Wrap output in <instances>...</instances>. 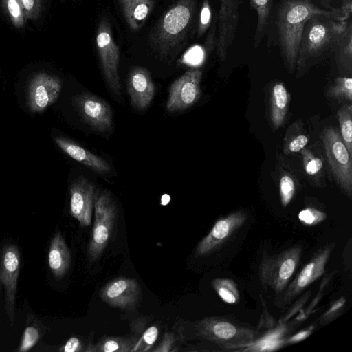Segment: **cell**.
Segmentation results:
<instances>
[{"label":"cell","mask_w":352,"mask_h":352,"mask_svg":"<svg viewBox=\"0 0 352 352\" xmlns=\"http://www.w3.org/2000/svg\"><path fill=\"white\" fill-rule=\"evenodd\" d=\"M198 333L202 338L226 347H237L249 344L254 332L222 318H206L197 325Z\"/></svg>","instance_id":"cell-8"},{"label":"cell","mask_w":352,"mask_h":352,"mask_svg":"<svg viewBox=\"0 0 352 352\" xmlns=\"http://www.w3.org/2000/svg\"><path fill=\"white\" fill-rule=\"evenodd\" d=\"M295 193V184L293 179L287 175H283L280 180V196L281 203L287 206L292 199Z\"/></svg>","instance_id":"cell-32"},{"label":"cell","mask_w":352,"mask_h":352,"mask_svg":"<svg viewBox=\"0 0 352 352\" xmlns=\"http://www.w3.org/2000/svg\"><path fill=\"white\" fill-rule=\"evenodd\" d=\"M245 219V214L238 211L219 219L197 245L195 256L208 255L217 250L243 224Z\"/></svg>","instance_id":"cell-13"},{"label":"cell","mask_w":352,"mask_h":352,"mask_svg":"<svg viewBox=\"0 0 352 352\" xmlns=\"http://www.w3.org/2000/svg\"><path fill=\"white\" fill-rule=\"evenodd\" d=\"M60 79L47 73L35 75L29 84L28 104L32 112H42L58 98L61 91Z\"/></svg>","instance_id":"cell-16"},{"label":"cell","mask_w":352,"mask_h":352,"mask_svg":"<svg viewBox=\"0 0 352 352\" xmlns=\"http://www.w3.org/2000/svg\"><path fill=\"white\" fill-rule=\"evenodd\" d=\"M309 141L308 138L305 135H299L292 139L288 144V151L290 153H296L301 151L306 146Z\"/></svg>","instance_id":"cell-38"},{"label":"cell","mask_w":352,"mask_h":352,"mask_svg":"<svg viewBox=\"0 0 352 352\" xmlns=\"http://www.w3.org/2000/svg\"><path fill=\"white\" fill-rule=\"evenodd\" d=\"M138 336H104L94 346L98 352H132Z\"/></svg>","instance_id":"cell-25"},{"label":"cell","mask_w":352,"mask_h":352,"mask_svg":"<svg viewBox=\"0 0 352 352\" xmlns=\"http://www.w3.org/2000/svg\"><path fill=\"white\" fill-rule=\"evenodd\" d=\"M302 153L307 173L314 175L318 173L322 167V161L320 158L315 157L309 151L304 150Z\"/></svg>","instance_id":"cell-35"},{"label":"cell","mask_w":352,"mask_h":352,"mask_svg":"<svg viewBox=\"0 0 352 352\" xmlns=\"http://www.w3.org/2000/svg\"><path fill=\"white\" fill-rule=\"evenodd\" d=\"M71 262L70 252L60 232L51 240L48 252V264L53 274L62 277L68 270Z\"/></svg>","instance_id":"cell-20"},{"label":"cell","mask_w":352,"mask_h":352,"mask_svg":"<svg viewBox=\"0 0 352 352\" xmlns=\"http://www.w3.org/2000/svg\"><path fill=\"white\" fill-rule=\"evenodd\" d=\"M328 95L330 97L352 100V78L351 77H338L334 84L329 87Z\"/></svg>","instance_id":"cell-28"},{"label":"cell","mask_w":352,"mask_h":352,"mask_svg":"<svg viewBox=\"0 0 352 352\" xmlns=\"http://www.w3.org/2000/svg\"><path fill=\"white\" fill-rule=\"evenodd\" d=\"M289 95L282 82L276 83L272 91L271 118L274 129L280 126L286 116Z\"/></svg>","instance_id":"cell-23"},{"label":"cell","mask_w":352,"mask_h":352,"mask_svg":"<svg viewBox=\"0 0 352 352\" xmlns=\"http://www.w3.org/2000/svg\"><path fill=\"white\" fill-rule=\"evenodd\" d=\"M345 300L344 298H340L336 303H334L331 307L328 310V311L325 314L324 317L327 318H330L331 316L336 314L338 310H339L344 304Z\"/></svg>","instance_id":"cell-41"},{"label":"cell","mask_w":352,"mask_h":352,"mask_svg":"<svg viewBox=\"0 0 352 352\" xmlns=\"http://www.w3.org/2000/svg\"><path fill=\"white\" fill-rule=\"evenodd\" d=\"M21 257L17 246H6L0 256V285L5 289L6 309L13 325L15 315V298Z\"/></svg>","instance_id":"cell-10"},{"label":"cell","mask_w":352,"mask_h":352,"mask_svg":"<svg viewBox=\"0 0 352 352\" xmlns=\"http://www.w3.org/2000/svg\"><path fill=\"white\" fill-rule=\"evenodd\" d=\"M333 247V245L324 247L314 254L288 287L282 301L283 304L288 303L324 273Z\"/></svg>","instance_id":"cell-17"},{"label":"cell","mask_w":352,"mask_h":352,"mask_svg":"<svg viewBox=\"0 0 352 352\" xmlns=\"http://www.w3.org/2000/svg\"><path fill=\"white\" fill-rule=\"evenodd\" d=\"M202 71L191 69L175 80L169 88L166 108L168 112L185 110L194 104L201 94Z\"/></svg>","instance_id":"cell-9"},{"label":"cell","mask_w":352,"mask_h":352,"mask_svg":"<svg viewBox=\"0 0 352 352\" xmlns=\"http://www.w3.org/2000/svg\"><path fill=\"white\" fill-rule=\"evenodd\" d=\"M218 35L216 51L221 60L227 58L229 48L235 38L240 18L241 0H219Z\"/></svg>","instance_id":"cell-11"},{"label":"cell","mask_w":352,"mask_h":352,"mask_svg":"<svg viewBox=\"0 0 352 352\" xmlns=\"http://www.w3.org/2000/svg\"><path fill=\"white\" fill-rule=\"evenodd\" d=\"M94 209V223L87 247V256L90 262L96 261L107 245L117 217L116 204L107 190L97 194Z\"/></svg>","instance_id":"cell-4"},{"label":"cell","mask_w":352,"mask_h":352,"mask_svg":"<svg viewBox=\"0 0 352 352\" xmlns=\"http://www.w3.org/2000/svg\"><path fill=\"white\" fill-rule=\"evenodd\" d=\"M273 0H250V7L256 11L257 21L254 47H258L269 30Z\"/></svg>","instance_id":"cell-22"},{"label":"cell","mask_w":352,"mask_h":352,"mask_svg":"<svg viewBox=\"0 0 352 352\" xmlns=\"http://www.w3.org/2000/svg\"><path fill=\"white\" fill-rule=\"evenodd\" d=\"M141 287L135 278H118L100 290V298L107 304L124 309H133L141 296Z\"/></svg>","instance_id":"cell-15"},{"label":"cell","mask_w":352,"mask_h":352,"mask_svg":"<svg viewBox=\"0 0 352 352\" xmlns=\"http://www.w3.org/2000/svg\"><path fill=\"white\" fill-rule=\"evenodd\" d=\"M212 285L224 302L234 304L239 301V291L236 285L232 280L216 278L212 280Z\"/></svg>","instance_id":"cell-27"},{"label":"cell","mask_w":352,"mask_h":352,"mask_svg":"<svg viewBox=\"0 0 352 352\" xmlns=\"http://www.w3.org/2000/svg\"><path fill=\"white\" fill-rule=\"evenodd\" d=\"M175 340V339L174 335L169 332H166L164 334L162 342L158 344V346L155 349L151 351L154 352L170 351H172V347L173 346Z\"/></svg>","instance_id":"cell-37"},{"label":"cell","mask_w":352,"mask_h":352,"mask_svg":"<svg viewBox=\"0 0 352 352\" xmlns=\"http://www.w3.org/2000/svg\"><path fill=\"white\" fill-rule=\"evenodd\" d=\"M76 108L82 119L99 132H110L113 128V113L109 104L100 97L83 94L75 99Z\"/></svg>","instance_id":"cell-12"},{"label":"cell","mask_w":352,"mask_h":352,"mask_svg":"<svg viewBox=\"0 0 352 352\" xmlns=\"http://www.w3.org/2000/svg\"><path fill=\"white\" fill-rule=\"evenodd\" d=\"M343 21H348L351 18L352 0H341L340 6L338 7Z\"/></svg>","instance_id":"cell-40"},{"label":"cell","mask_w":352,"mask_h":352,"mask_svg":"<svg viewBox=\"0 0 352 352\" xmlns=\"http://www.w3.org/2000/svg\"><path fill=\"white\" fill-rule=\"evenodd\" d=\"M212 21V10L209 0H204L201 6L198 23L197 36L201 37L208 30Z\"/></svg>","instance_id":"cell-31"},{"label":"cell","mask_w":352,"mask_h":352,"mask_svg":"<svg viewBox=\"0 0 352 352\" xmlns=\"http://www.w3.org/2000/svg\"><path fill=\"white\" fill-rule=\"evenodd\" d=\"M322 142L333 175L344 192L352 195V161L338 131L331 126L325 128L322 133Z\"/></svg>","instance_id":"cell-6"},{"label":"cell","mask_w":352,"mask_h":352,"mask_svg":"<svg viewBox=\"0 0 352 352\" xmlns=\"http://www.w3.org/2000/svg\"><path fill=\"white\" fill-rule=\"evenodd\" d=\"M96 44L105 81L114 94L120 95L121 85L118 74L119 47L114 41L111 25L106 18L102 19L98 24Z\"/></svg>","instance_id":"cell-7"},{"label":"cell","mask_w":352,"mask_h":352,"mask_svg":"<svg viewBox=\"0 0 352 352\" xmlns=\"http://www.w3.org/2000/svg\"><path fill=\"white\" fill-rule=\"evenodd\" d=\"M39 332L34 326L27 327L23 332L18 351L25 352L31 349L38 342Z\"/></svg>","instance_id":"cell-34"},{"label":"cell","mask_w":352,"mask_h":352,"mask_svg":"<svg viewBox=\"0 0 352 352\" xmlns=\"http://www.w3.org/2000/svg\"><path fill=\"white\" fill-rule=\"evenodd\" d=\"M311 333V331L308 330L300 331L298 333L294 335L293 337H292L288 342L291 343L300 342L304 340L305 338H307Z\"/></svg>","instance_id":"cell-42"},{"label":"cell","mask_w":352,"mask_h":352,"mask_svg":"<svg viewBox=\"0 0 352 352\" xmlns=\"http://www.w3.org/2000/svg\"><path fill=\"white\" fill-rule=\"evenodd\" d=\"M97 194L95 185L85 177H78L71 184L70 213L82 226L91 223Z\"/></svg>","instance_id":"cell-14"},{"label":"cell","mask_w":352,"mask_h":352,"mask_svg":"<svg viewBox=\"0 0 352 352\" xmlns=\"http://www.w3.org/2000/svg\"><path fill=\"white\" fill-rule=\"evenodd\" d=\"M321 4L326 8V9H331L333 7H331V5L334 0H320Z\"/></svg>","instance_id":"cell-43"},{"label":"cell","mask_w":352,"mask_h":352,"mask_svg":"<svg viewBox=\"0 0 352 352\" xmlns=\"http://www.w3.org/2000/svg\"><path fill=\"white\" fill-rule=\"evenodd\" d=\"M57 145L71 158L100 174H108L111 167L102 157L85 149L74 141L58 136L55 138Z\"/></svg>","instance_id":"cell-19"},{"label":"cell","mask_w":352,"mask_h":352,"mask_svg":"<svg viewBox=\"0 0 352 352\" xmlns=\"http://www.w3.org/2000/svg\"><path fill=\"white\" fill-rule=\"evenodd\" d=\"M325 15L343 21L338 8H322L311 0H282L276 12L278 41L281 56L291 72L296 67L304 26L311 17Z\"/></svg>","instance_id":"cell-1"},{"label":"cell","mask_w":352,"mask_h":352,"mask_svg":"<svg viewBox=\"0 0 352 352\" xmlns=\"http://www.w3.org/2000/svg\"><path fill=\"white\" fill-rule=\"evenodd\" d=\"M127 90L134 108H147L155 94V85L149 72L141 67L132 69L128 76Z\"/></svg>","instance_id":"cell-18"},{"label":"cell","mask_w":352,"mask_h":352,"mask_svg":"<svg viewBox=\"0 0 352 352\" xmlns=\"http://www.w3.org/2000/svg\"><path fill=\"white\" fill-rule=\"evenodd\" d=\"M350 20L339 21L325 15H316L308 19L298 52V70L302 72L333 49Z\"/></svg>","instance_id":"cell-3"},{"label":"cell","mask_w":352,"mask_h":352,"mask_svg":"<svg viewBox=\"0 0 352 352\" xmlns=\"http://www.w3.org/2000/svg\"><path fill=\"white\" fill-rule=\"evenodd\" d=\"M341 137L349 151L352 155V107L344 105L338 112Z\"/></svg>","instance_id":"cell-26"},{"label":"cell","mask_w":352,"mask_h":352,"mask_svg":"<svg viewBox=\"0 0 352 352\" xmlns=\"http://www.w3.org/2000/svg\"><path fill=\"white\" fill-rule=\"evenodd\" d=\"M124 19L129 28L140 29L154 6L153 0H118Z\"/></svg>","instance_id":"cell-21"},{"label":"cell","mask_w":352,"mask_h":352,"mask_svg":"<svg viewBox=\"0 0 352 352\" xmlns=\"http://www.w3.org/2000/svg\"><path fill=\"white\" fill-rule=\"evenodd\" d=\"M41 0H20L25 19H35L40 11Z\"/></svg>","instance_id":"cell-36"},{"label":"cell","mask_w":352,"mask_h":352,"mask_svg":"<svg viewBox=\"0 0 352 352\" xmlns=\"http://www.w3.org/2000/svg\"><path fill=\"white\" fill-rule=\"evenodd\" d=\"M326 217V213L312 208H307L298 214L300 221L308 226L316 225L324 220Z\"/></svg>","instance_id":"cell-33"},{"label":"cell","mask_w":352,"mask_h":352,"mask_svg":"<svg viewBox=\"0 0 352 352\" xmlns=\"http://www.w3.org/2000/svg\"><path fill=\"white\" fill-rule=\"evenodd\" d=\"M301 248L295 246L273 256H264L259 267L263 287L281 292L296 270L301 255Z\"/></svg>","instance_id":"cell-5"},{"label":"cell","mask_w":352,"mask_h":352,"mask_svg":"<svg viewBox=\"0 0 352 352\" xmlns=\"http://www.w3.org/2000/svg\"><path fill=\"white\" fill-rule=\"evenodd\" d=\"M82 350L81 341L76 337L70 338L60 349V351L64 352H80Z\"/></svg>","instance_id":"cell-39"},{"label":"cell","mask_w":352,"mask_h":352,"mask_svg":"<svg viewBox=\"0 0 352 352\" xmlns=\"http://www.w3.org/2000/svg\"><path fill=\"white\" fill-rule=\"evenodd\" d=\"M333 50L338 67L346 72L352 69V22L349 21L344 32L340 36Z\"/></svg>","instance_id":"cell-24"},{"label":"cell","mask_w":352,"mask_h":352,"mask_svg":"<svg viewBox=\"0 0 352 352\" xmlns=\"http://www.w3.org/2000/svg\"><path fill=\"white\" fill-rule=\"evenodd\" d=\"M197 0H177L159 20L151 32L150 43L162 56L176 50L192 28Z\"/></svg>","instance_id":"cell-2"},{"label":"cell","mask_w":352,"mask_h":352,"mask_svg":"<svg viewBox=\"0 0 352 352\" xmlns=\"http://www.w3.org/2000/svg\"><path fill=\"white\" fill-rule=\"evenodd\" d=\"M2 1L13 25L19 28H22L25 24V17L20 0H2Z\"/></svg>","instance_id":"cell-29"},{"label":"cell","mask_w":352,"mask_h":352,"mask_svg":"<svg viewBox=\"0 0 352 352\" xmlns=\"http://www.w3.org/2000/svg\"><path fill=\"white\" fill-rule=\"evenodd\" d=\"M159 333L158 328L155 326H151L147 328L133 348L132 352H144L151 350Z\"/></svg>","instance_id":"cell-30"}]
</instances>
